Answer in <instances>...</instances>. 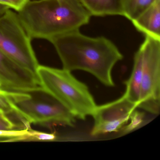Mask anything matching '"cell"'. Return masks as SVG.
I'll return each mask as SVG.
<instances>
[{
  "mask_svg": "<svg viewBox=\"0 0 160 160\" xmlns=\"http://www.w3.org/2000/svg\"><path fill=\"white\" fill-rule=\"evenodd\" d=\"M61 61L62 69L88 72L108 87L115 86L112 70L123 56L109 39L84 35L79 30L49 40Z\"/></svg>",
  "mask_w": 160,
  "mask_h": 160,
  "instance_id": "6da1fadb",
  "label": "cell"
},
{
  "mask_svg": "<svg viewBox=\"0 0 160 160\" xmlns=\"http://www.w3.org/2000/svg\"><path fill=\"white\" fill-rule=\"evenodd\" d=\"M31 40L18 13L9 9L0 17V50L18 64L36 75L39 64Z\"/></svg>",
  "mask_w": 160,
  "mask_h": 160,
  "instance_id": "5b68a950",
  "label": "cell"
},
{
  "mask_svg": "<svg viewBox=\"0 0 160 160\" xmlns=\"http://www.w3.org/2000/svg\"><path fill=\"white\" fill-rule=\"evenodd\" d=\"M123 16L132 21L148 8L155 0H121Z\"/></svg>",
  "mask_w": 160,
  "mask_h": 160,
  "instance_id": "7c38bea8",
  "label": "cell"
},
{
  "mask_svg": "<svg viewBox=\"0 0 160 160\" xmlns=\"http://www.w3.org/2000/svg\"><path fill=\"white\" fill-rule=\"evenodd\" d=\"M0 88L27 92L42 90L36 75L18 64L1 50Z\"/></svg>",
  "mask_w": 160,
  "mask_h": 160,
  "instance_id": "ba28073f",
  "label": "cell"
},
{
  "mask_svg": "<svg viewBox=\"0 0 160 160\" xmlns=\"http://www.w3.org/2000/svg\"><path fill=\"white\" fill-rule=\"evenodd\" d=\"M132 22L135 28L145 36L160 39V0H155Z\"/></svg>",
  "mask_w": 160,
  "mask_h": 160,
  "instance_id": "9c48e42d",
  "label": "cell"
},
{
  "mask_svg": "<svg viewBox=\"0 0 160 160\" xmlns=\"http://www.w3.org/2000/svg\"><path fill=\"white\" fill-rule=\"evenodd\" d=\"M30 127H26L22 130H13L9 131L0 130V141L1 142H14L16 138L26 134Z\"/></svg>",
  "mask_w": 160,
  "mask_h": 160,
  "instance_id": "2e32d148",
  "label": "cell"
},
{
  "mask_svg": "<svg viewBox=\"0 0 160 160\" xmlns=\"http://www.w3.org/2000/svg\"><path fill=\"white\" fill-rule=\"evenodd\" d=\"M137 108L135 104L123 94L110 102L97 106L92 116L94 120L91 134L93 136L118 132L130 119L133 111Z\"/></svg>",
  "mask_w": 160,
  "mask_h": 160,
  "instance_id": "52a82bcc",
  "label": "cell"
},
{
  "mask_svg": "<svg viewBox=\"0 0 160 160\" xmlns=\"http://www.w3.org/2000/svg\"><path fill=\"white\" fill-rule=\"evenodd\" d=\"M18 15L32 39L48 41L78 30L92 17L78 0H29Z\"/></svg>",
  "mask_w": 160,
  "mask_h": 160,
  "instance_id": "7a4b0ae2",
  "label": "cell"
},
{
  "mask_svg": "<svg viewBox=\"0 0 160 160\" xmlns=\"http://www.w3.org/2000/svg\"><path fill=\"white\" fill-rule=\"evenodd\" d=\"M135 109L130 116V122L123 128V132L128 133L139 127L144 120V113Z\"/></svg>",
  "mask_w": 160,
  "mask_h": 160,
  "instance_id": "9a60e30c",
  "label": "cell"
},
{
  "mask_svg": "<svg viewBox=\"0 0 160 160\" xmlns=\"http://www.w3.org/2000/svg\"><path fill=\"white\" fill-rule=\"evenodd\" d=\"M138 49L142 57V76L138 108L158 115L160 108V39L145 36Z\"/></svg>",
  "mask_w": 160,
  "mask_h": 160,
  "instance_id": "8992f818",
  "label": "cell"
},
{
  "mask_svg": "<svg viewBox=\"0 0 160 160\" xmlns=\"http://www.w3.org/2000/svg\"><path fill=\"white\" fill-rule=\"evenodd\" d=\"M55 133L39 132L28 128V132L24 135L16 138L15 141H52L57 139Z\"/></svg>",
  "mask_w": 160,
  "mask_h": 160,
  "instance_id": "5bb4252c",
  "label": "cell"
},
{
  "mask_svg": "<svg viewBox=\"0 0 160 160\" xmlns=\"http://www.w3.org/2000/svg\"><path fill=\"white\" fill-rule=\"evenodd\" d=\"M17 92L0 88V113L14 114V101Z\"/></svg>",
  "mask_w": 160,
  "mask_h": 160,
  "instance_id": "4fadbf2b",
  "label": "cell"
},
{
  "mask_svg": "<svg viewBox=\"0 0 160 160\" xmlns=\"http://www.w3.org/2000/svg\"><path fill=\"white\" fill-rule=\"evenodd\" d=\"M11 8L7 5L0 3V17L6 13Z\"/></svg>",
  "mask_w": 160,
  "mask_h": 160,
  "instance_id": "d6986e66",
  "label": "cell"
},
{
  "mask_svg": "<svg viewBox=\"0 0 160 160\" xmlns=\"http://www.w3.org/2000/svg\"><path fill=\"white\" fill-rule=\"evenodd\" d=\"M36 75L42 91L65 107L75 117L86 119L91 116L97 105L88 86L72 72L39 65Z\"/></svg>",
  "mask_w": 160,
  "mask_h": 160,
  "instance_id": "3957f363",
  "label": "cell"
},
{
  "mask_svg": "<svg viewBox=\"0 0 160 160\" xmlns=\"http://www.w3.org/2000/svg\"><path fill=\"white\" fill-rule=\"evenodd\" d=\"M29 0H0V3L7 5L17 12H19Z\"/></svg>",
  "mask_w": 160,
  "mask_h": 160,
  "instance_id": "e0dca14e",
  "label": "cell"
},
{
  "mask_svg": "<svg viewBox=\"0 0 160 160\" xmlns=\"http://www.w3.org/2000/svg\"><path fill=\"white\" fill-rule=\"evenodd\" d=\"M142 76L141 54L138 50L134 56L133 65L130 78L124 82L126 89L124 95L129 101L137 106L140 100Z\"/></svg>",
  "mask_w": 160,
  "mask_h": 160,
  "instance_id": "30bf717a",
  "label": "cell"
},
{
  "mask_svg": "<svg viewBox=\"0 0 160 160\" xmlns=\"http://www.w3.org/2000/svg\"><path fill=\"white\" fill-rule=\"evenodd\" d=\"M91 16H123L121 0H78Z\"/></svg>",
  "mask_w": 160,
  "mask_h": 160,
  "instance_id": "8fae6325",
  "label": "cell"
},
{
  "mask_svg": "<svg viewBox=\"0 0 160 160\" xmlns=\"http://www.w3.org/2000/svg\"><path fill=\"white\" fill-rule=\"evenodd\" d=\"M17 126V125L10 119L6 115L0 113V130L9 131L15 130Z\"/></svg>",
  "mask_w": 160,
  "mask_h": 160,
  "instance_id": "ac0fdd59",
  "label": "cell"
},
{
  "mask_svg": "<svg viewBox=\"0 0 160 160\" xmlns=\"http://www.w3.org/2000/svg\"><path fill=\"white\" fill-rule=\"evenodd\" d=\"M44 100L34 98L31 92H17L14 101V114L25 122L46 127L73 126L76 118L59 102L49 95Z\"/></svg>",
  "mask_w": 160,
  "mask_h": 160,
  "instance_id": "277c9868",
  "label": "cell"
}]
</instances>
